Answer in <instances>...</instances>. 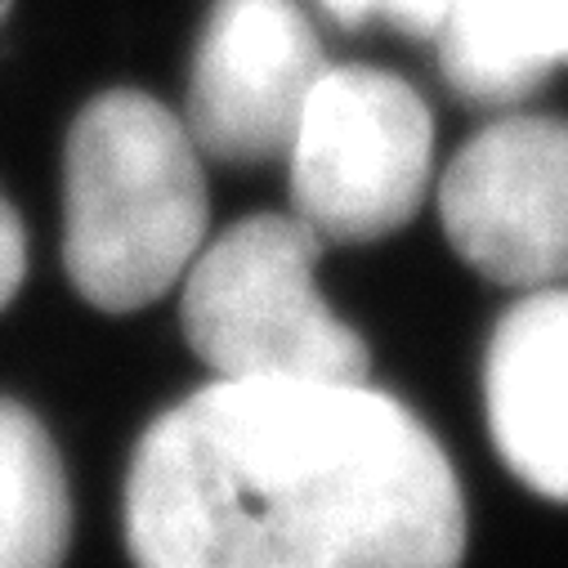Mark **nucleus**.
<instances>
[{
  "mask_svg": "<svg viewBox=\"0 0 568 568\" xmlns=\"http://www.w3.org/2000/svg\"><path fill=\"white\" fill-rule=\"evenodd\" d=\"M435 41L466 103H519L568 63V0H448Z\"/></svg>",
  "mask_w": 568,
  "mask_h": 568,
  "instance_id": "6e6552de",
  "label": "nucleus"
},
{
  "mask_svg": "<svg viewBox=\"0 0 568 568\" xmlns=\"http://www.w3.org/2000/svg\"><path fill=\"white\" fill-rule=\"evenodd\" d=\"M332 63L296 0H215L189 72V134L224 166L282 162Z\"/></svg>",
  "mask_w": 568,
  "mask_h": 568,
  "instance_id": "423d86ee",
  "label": "nucleus"
},
{
  "mask_svg": "<svg viewBox=\"0 0 568 568\" xmlns=\"http://www.w3.org/2000/svg\"><path fill=\"white\" fill-rule=\"evenodd\" d=\"M10 6H14V0H0V23H6V14H10Z\"/></svg>",
  "mask_w": 568,
  "mask_h": 568,
  "instance_id": "f8f14e48",
  "label": "nucleus"
},
{
  "mask_svg": "<svg viewBox=\"0 0 568 568\" xmlns=\"http://www.w3.org/2000/svg\"><path fill=\"white\" fill-rule=\"evenodd\" d=\"M282 162L292 171V215L323 246L381 242L430 193L435 121L394 72L327 68Z\"/></svg>",
  "mask_w": 568,
  "mask_h": 568,
  "instance_id": "20e7f679",
  "label": "nucleus"
},
{
  "mask_svg": "<svg viewBox=\"0 0 568 568\" xmlns=\"http://www.w3.org/2000/svg\"><path fill=\"white\" fill-rule=\"evenodd\" d=\"M28 273V237H23V220L14 215V206L0 197V310H6Z\"/></svg>",
  "mask_w": 568,
  "mask_h": 568,
  "instance_id": "9b49d317",
  "label": "nucleus"
},
{
  "mask_svg": "<svg viewBox=\"0 0 568 568\" xmlns=\"http://www.w3.org/2000/svg\"><path fill=\"white\" fill-rule=\"evenodd\" d=\"M72 493L63 457L32 407L0 398V568H63Z\"/></svg>",
  "mask_w": 568,
  "mask_h": 568,
  "instance_id": "1a4fd4ad",
  "label": "nucleus"
},
{
  "mask_svg": "<svg viewBox=\"0 0 568 568\" xmlns=\"http://www.w3.org/2000/svg\"><path fill=\"white\" fill-rule=\"evenodd\" d=\"M323 242L296 215H246L184 273V336L220 381H367V345L318 292Z\"/></svg>",
  "mask_w": 568,
  "mask_h": 568,
  "instance_id": "7ed1b4c3",
  "label": "nucleus"
},
{
  "mask_svg": "<svg viewBox=\"0 0 568 568\" xmlns=\"http://www.w3.org/2000/svg\"><path fill=\"white\" fill-rule=\"evenodd\" d=\"M323 10L341 28H367V23H389L407 37H435L444 23L448 0H323Z\"/></svg>",
  "mask_w": 568,
  "mask_h": 568,
  "instance_id": "9d476101",
  "label": "nucleus"
},
{
  "mask_svg": "<svg viewBox=\"0 0 568 568\" xmlns=\"http://www.w3.org/2000/svg\"><path fill=\"white\" fill-rule=\"evenodd\" d=\"M206 175L189 125L144 90L81 108L63 149V268L81 301L134 314L162 301L206 242Z\"/></svg>",
  "mask_w": 568,
  "mask_h": 568,
  "instance_id": "f03ea898",
  "label": "nucleus"
},
{
  "mask_svg": "<svg viewBox=\"0 0 568 568\" xmlns=\"http://www.w3.org/2000/svg\"><path fill=\"white\" fill-rule=\"evenodd\" d=\"M134 568H462L439 439L367 381H211L125 475Z\"/></svg>",
  "mask_w": 568,
  "mask_h": 568,
  "instance_id": "f257e3e1",
  "label": "nucleus"
},
{
  "mask_svg": "<svg viewBox=\"0 0 568 568\" xmlns=\"http://www.w3.org/2000/svg\"><path fill=\"white\" fill-rule=\"evenodd\" d=\"M488 430L532 493L568 501V287L524 292L484 354Z\"/></svg>",
  "mask_w": 568,
  "mask_h": 568,
  "instance_id": "0eeeda50",
  "label": "nucleus"
},
{
  "mask_svg": "<svg viewBox=\"0 0 568 568\" xmlns=\"http://www.w3.org/2000/svg\"><path fill=\"white\" fill-rule=\"evenodd\" d=\"M439 220L453 251L497 287H568V121L484 125L444 171Z\"/></svg>",
  "mask_w": 568,
  "mask_h": 568,
  "instance_id": "39448f33",
  "label": "nucleus"
}]
</instances>
